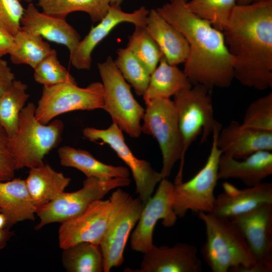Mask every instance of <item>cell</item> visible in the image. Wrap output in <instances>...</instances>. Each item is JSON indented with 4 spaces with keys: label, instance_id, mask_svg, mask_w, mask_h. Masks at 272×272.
Masks as SVG:
<instances>
[{
    "label": "cell",
    "instance_id": "19",
    "mask_svg": "<svg viewBox=\"0 0 272 272\" xmlns=\"http://www.w3.org/2000/svg\"><path fill=\"white\" fill-rule=\"evenodd\" d=\"M216 143L222 154L242 159L258 151H271L272 131L245 126L233 120L221 129Z\"/></svg>",
    "mask_w": 272,
    "mask_h": 272
},
{
    "label": "cell",
    "instance_id": "11",
    "mask_svg": "<svg viewBox=\"0 0 272 272\" xmlns=\"http://www.w3.org/2000/svg\"><path fill=\"white\" fill-rule=\"evenodd\" d=\"M128 178H114L101 180L94 177H87L81 189L71 192H63L49 203L38 208L36 215L39 223L35 229L53 223H62L84 212L95 200L100 199L113 189L128 186Z\"/></svg>",
    "mask_w": 272,
    "mask_h": 272
},
{
    "label": "cell",
    "instance_id": "43",
    "mask_svg": "<svg viewBox=\"0 0 272 272\" xmlns=\"http://www.w3.org/2000/svg\"><path fill=\"white\" fill-rule=\"evenodd\" d=\"M123 0H111V6H120Z\"/></svg>",
    "mask_w": 272,
    "mask_h": 272
},
{
    "label": "cell",
    "instance_id": "42",
    "mask_svg": "<svg viewBox=\"0 0 272 272\" xmlns=\"http://www.w3.org/2000/svg\"><path fill=\"white\" fill-rule=\"evenodd\" d=\"M261 0H236L237 5H247Z\"/></svg>",
    "mask_w": 272,
    "mask_h": 272
},
{
    "label": "cell",
    "instance_id": "22",
    "mask_svg": "<svg viewBox=\"0 0 272 272\" xmlns=\"http://www.w3.org/2000/svg\"><path fill=\"white\" fill-rule=\"evenodd\" d=\"M145 28L169 64L177 65L185 61L189 51L187 41L156 10L149 11Z\"/></svg>",
    "mask_w": 272,
    "mask_h": 272
},
{
    "label": "cell",
    "instance_id": "33",
    "mask_svg": "<svg viewBox=\"0 0 272 272\" xmlns=\"http://www.w3.org/2000/svg\"><path fill=\"white\" fill-rule=\"evenodd\" d=\"M117 53L115 64L137 95L143 96L148 86L151 75L128 48H119Z\"/></svg>",
    "mask_w": 272,
    "mask_h": 272
},
{
    "label": "cell",
    "instance_id": "3",
    "mask_svg": "<svg viewBox=\"0 0 272 272\" xmlns=\"http://www.w3.org/2000/svg\"><path fill=\"white\" fill-rule=\"evenodd\" d=\"M206 228L202 257L213 272H261L245 238L230 219L212 213H197Z\"/></svg>",
    "mask_w": 272,
    "mask_h": 272
},
{
    "label": "cell",
    "instance_id": "34",
    "mask_svg": "<svg viewBox=\"0 0 272 272\" xmlns=\"http://www.w3.org/2000/svg\"><path fill=\"white\" fill-rule=\"evenodd\" d=\"M34 78L43 86H53L66 82L77 83L75 78L60 63L55 49L34 69Z\"/></svg>",
    "mask_w": 272,
    "mask_h": 272
},
{
    "label": "cell",
    "instance_id": "1",
    "mask_svg": "<svg viewBox=\"0 0 272 272\" xmlns=\"http://www.w3.org/2000/svg\"><path fill=\"white\" fill-rule=\"evenodd\" d=\"M234 78L258 90L272 86V0L236 5L223 31Z\"/></svg>",
    "mask_w": 272,
    "mask_h": 272
},
{
    "label": "cell",
    "instance_id": "6",
    "mask_svg": "<svg viewBox=\"0 0 272 272\" xmlns=\"http://www.w3.org/2000/svg\"><path fill=\"white\" fill-rule=\"evenodd\" d=\"M97 67L104 89L103 109L122 131L130 137L139 138L142 133L141 122L145 109L134 98L130 85L111 57L98 63Z\"/></svg>",
    "mask_w": 272,
    "mask_h": 272
},
{
    "label": "cell",
    "instance_id": "27",
    "mask_svg": "<svg viewBox=\"0 0 272 272\" xmlns=\"http://www.w3.org/2000/svg\"><path fill=\"white\" fill-rule=\"evenodd\" d=\"M52 49L40 36L21 29L14 36L9 54L13 63L27 64L34 69Z\"/></svg>",
    "mask_w": 272,
    "mask_h": 272
},
{
    "label": "cell",
    "instance_id": "41",
    "mask_svg": "<svg viewBox=\"0 0 272 272\" xmlns=\"http://www.w3.org/2000/svg\"><path fill=\"white\" fill-rule=\"evenodd\" d=\"M7 218L5 215L0 211V229L6 228Z\"/></svg>",
    "mask_w": 272,
    "mask_h": 272
},
{
    "label": "cell",
    "instance_id": "4",
    "mask_svg": "<svg viewBox=\"0 0 272 272\" xmlns=\"http://www.w3.org/2000/svg\"><path fill=\"white\" fill-rule=\"evenodd\" d=\"M36 105L28 103L20 112L18 130L9 138V147L16 170L43 164V159L61 140L63 123L55 119L47 124L37 120Z\"/></svg>",
    "mask_w": 272,
    "mask_h": 272
},
{
    "label": "cell",
    "instance_id": "32",
    "mask_svg": "<svg viewBox=\"0 0 272 272\" xmlns=\"http://www.w3.org/2000/svg\"><path fill=\"white\" fill-rule=\"evenodd\" d=\"M128 48L151 75L158 66L163 53L145 27L135 26L129 36Z\"/></svg>",
    "mask_w": 272,
    "mask_h": 272
},
{
    "label": "cell",
    "instance_id": "24",
    "mask_svg": "<svg viewBox=\"0 0 272 272\" xmlns=\"http://www.w3.org/2000/svg\"><path fill=\"white\" fill-rule=\"evenodd\" d=\"M70 181L69 177L45 164L30 168L25 180L27 189L37 209L64 192Z\"/></svg>",
    "mask_w": 272,
    "mask_h": 272
},
{
    "label": "cell",
    "instance_id": "21",
    "mask_svg": "<svg viewBox=\"0 0 272 272\" xmlns=\"http://www.w3.org/2000/svg\"><path fill=\"white\" fill-rule=\"evenodd\" d=\"M271 174V151H258L242 159L222 154L219 159V179H237L250 187L261 183Z\"/></svg>",
    "mask_w": 272,
    "mask_h": 272
},
{
    "label": "cell",
    "instance_id": "16",
    "mask_svg": "<svg viewBox=\"0 0 272 272\" xmlns=\"http://www.w3.org/2000/svg\"><path fill=\"white\" fill-rule=\"evenodd\" d=\"M149 13V11L143 6L132 13H126L122 11L120 6H111L105 16L91 28L70 55L72 64L77 69L90 70L93 50L115 27L125 22L135 26L145 27Z\"/></svg>",
    "mask_w": 272,
    "mask_h": 272
},
{
    "label": "cell",
    "instance_id": "29",
    "mask_svg": "<svg viewBox=\"0 0 272 272\" xmlns=\"http://www.w3.org/2000/svg\"><path fill=\"white\" fill-rule=\"evenodd\" d=\"M111 0H38L42 11L65 18L71 13L83 12L89 15L94 22H99L106 15Z\"/></svg>",
    "mask_w": 272,
    "mask_h": 272
},
{
    "label": "cell",
    "instance_id": "15",
    "mask_svg": "<svg viewBox=\"0 0 272 272\" xmlns=\"http://www.w3.org/2000/svg\"><path fill=\"white\" fill-rule=\"evenodd\" d=\"M239 229L261 272L272 271V203L231 219Z\"/></svg>",
    "mask_w": 272,
    "mask_h": 272
},
{
    "label": "cell",
    "instance_id": "40",
    "mask_svg": "<svg viewBox=\"0 0 272 272\" xmlns=\"http://www.w3.org/2000/svg\"><path fill=\"white\" fill-rule=\"evenodd\" d=\"M13 235L14 232L9 228L0 229V250L6 246L8 241Z\"/></svg>",
    "mask_w": 272,
    "mask_h": 272
},
{
    "label": "cell",
    "instance_id": "18",
    "mask_svg": "<svg viewBox=\"0 0 272 272\" xmlns=\"http://www.w3.org/2000/svg\"><path fill=\"white\" fill-rule=\"evenodd\" d=\"M21 29L38 35L48 41L65 46L70 55L76 49L81 36L65 18L40 12L32 3L24 10Z\"/></svg>",
    "mask_w": 272,
    "mask_h": 272
},
{
    "label": "cell",
    "instance_id": "7",
    "mask_svg": "<svg viewBox=\"0 0 272 272\" xmlns=\"http://www.w3.org/2000/svg\"><path fill=\"white\" fill-rule=\"evenodd\" d=\"M109 200L111 211L109 222L100 244L104 272H109L123 262L127 239L144 206L139 197L133 198L120 187L112 193Z\"/></svg>",
    "mask_w": 272,
    "mask_h": 272
},
{
    "label": "cell",
    "instance_id": "9",
    "mask_svg": "<svg viewBox=\"0 0 272 272\" xmlns=\"http://www.w3.org/2000/svg\"><path fill=\"white\" fill-rule=\"evenodd\" d=\"M142 132L152 135L159 145L163 158V178L170 176L182 157V144L177 116L170 98H155L146 103Z\"/></svg>",
    "mask_w": 272,
    "mask_h": 272
},
{
    "label": "cell",
    "instance_id": "20",
    "mask_svg": "<svg viewBox=\"0 0 272 272\" xmlns=\"http://www.w3.org/2000/svg\"><path fill=\"white\" fill-rule=\"evenodd\" d=\"M223 191L216 197L212 213L231 219L248 212L259 206L272 203V184L261 183L239 189L225 182Z\"/></svg>",
    "mask_w": 272,
    "mask_h": 272
},
{
    "label": "cell",
    "instance_id": "26",
    "mask_svg": "<svg viewBox=\"0 0 272 272\" xmlns=\"http://www.w3.org/2000/svg\"><path fill=\"white\" fill-rule=\"evenodd\" d=\"M159 63L151 74L148 86L143 96L145 103L155 98H170L192 87L183 71L177 65L169 64L164 56Z\"/></svg>",
    "mask_w": 272,
    "mask_h": 272
},
{
    "label": "cell",
    "instance_id": "23",
    "mask_svg": "<svg viewBox=\"0 0 272 272\" xmlns=\"http://www.w3.org/2000/svg\"><path fill=\"white\" fill-rule=\"evenodd\" d=\"M0 211L7 218V228L20 222L35 220L37 208L25 180L13 178L0 182Z\"/></svg>",
    "mask_w": 272,
    "mask_h": 272
},
{
    "label": "cell",
    "instance_id": "8",
    "mask_svg": "<svg viewBox=\"0 0 272 272\" xmlns=\"http://www.w3.org/2000/svg\"><path fill=\"white\" fill-rule=\"evenodd\" d=\"M221 128L218 122L212 133V147L204 166L189 180L174 183L173 208L178 218H183L188 211L197 213L213 212L214 191L219 180V161L222 154L216 140Z\"/></svg>",
    "mask_w": 272,
    "mask_h": 272
},
{
    "label": "cell",
    "instance_id": "14",
    "mask_svg": "<svg viewBox=\"0 0 272 272\" xmlns=\"http://www.w3.org/2000/svg\"><path fill=\"white\" fill-rule=\"evenodd\" d=\"M111 204L109 199L95 200L80 215L61 223L58 244L62 249L87 242L100 245L109 222Z\"/></svg>",
    "mask_w": 272,
    "mask_h": 272
},
{
    "label": "cell",
    "instance_id": "10",
    "mask_svg": "<svg viewBox=\"0 0 272 272\" xmlns=\"http://www.w3.org/2000/svg\"><path fill=\"white\" fill-rule=\"evenodd\" d=\"M103 84L98 82L85 88L79 87L77 83L73 82L43 86L35 116L39 122L47 124L64 113L103 109Z\"/></svg>",
    "mask_w": 272,
    "mask_h": 272
},
{
    "label": "cell",
    "instance_id": "30",
    "mask_svg": "<svg viewBox=\"0 0 272 272\" xmlns=\"http://www.w3.org/2000/svg\"><path fill=\"white\" fill-rule=\"evenodd\" d=\"M27 86L15 80L11 86L0 96V125L9 138L17 132L20 114L29 97Z\"/></svg>",
    "mask_w": 272,
    "mask_h": 272
},
{
    "label": "cell",
    "instance_id": "36",
    "mask_svg": "<svg viewBox=\"0 0 272 272\" xmlns=\"http://www.w3.org/2000/svg\"><path fill=\"white\" fill-rule=\"evenodd\" d=\"M24 10L19 0H0V27L14 36L21 30Z\"/></svg>",
    "mask_w": 272,
    "mask_h": 272
},
{
    "label": "cell",
    "instance_id": "13",
    "mask_svg": "<svg viewBox=\"0 0 272 272\" xmlns=\"http://www.w3.org/2000/svg\"><path fill=\"white\" fill-rule=\"evenodd\" d=\"M174 184L167 178L159 182L155 193L144 205L135 228L130 238V247L133 250L143 253L154 245L153 232L159 220L165 227L173 226L177 220L173 208Z\"/></svg>",
    "mask_w": 272,
    "mask_h": 272
},
{
    "label": "cell",
    "instance_id": "2",
    "mask_svg": "<svg viewBox=\"0 0 272 272\" xmlns=\"http://www.w3.org/2000/svg\"><path fill=\"white\" fill-rule=\"evenodd\" d=\"M188 0H170L156 9L187 41L189 51L183 72L192 85L226 88L234 79V60L224 34L187 7Z\"/></svg>",
    "mask_w": 272,
    "mask_h": 272
},
{
    "label": "cell",
    "instance_id": "28",
    "mask_svg": "<svg viewBox=\"0 0 272 272\" xmlns=\"http://www.w3.org/2000/svg\"><path fill=\"white\" fill-rule=\"evenodd\" d=\"M62 262L69 272H102L103 259L100 245L84 242L62 249Z\"/></svg>",
    "mask_w": 272,
    "mask_h": 272
},
{
    "label": "cell",
    "instance_id": "12",
    "mask_svg": "<svg viewBox=\"0 0 272 272\" xmlns=\"http://www.w3.org/2000/svg\"><path fill=\"white\" fill-rule=\"evenodd\" d=\"M85 138L92 142L101 141L108 145L130 169L135 183V191L144 205L152 194L156 185L163 179L161 172L150 163L134 156L126 145L122 131L114 123L106 129L87 127L84 129Z\"/></svg>",
    "mask_w": 272,
    "mask_h": 272
},
{
    "label": "cell",
    "instance_id": "44",
    "mask_svg": "<svg viewBox=\"0 0 272 272\" xmlns=\"http://www.w3.org/2000/svg\"><path fill=\"white\" fill-rule=\"evenodd\" d=\"M20 2H24L28 3H31L34 0H19Z\"/></svg>",
    "mask_w": 272,
    "mask_h": 272
},
{
    "label": "cell",
    "instance_id": "31",
    "mask_svg": "<svg viewBox=\"0 0 272 272\" xmlns=\"http://www.w3.org/2000/svg\"><path fill=\"white\" fill-rule=\"evenodd\" d=\"M236 5V0H191L186 5L190 11L222 32Z\"/></svg>",
    "mask_w": 272,
    "mask_h": 272
},
{
    "label": "cell",
    "instance_id": "25",
    "mask_svg": "<svg viewBox=\"0 0 272 272\" xmlns=\"http://www.w3.org/2000/svg\"><path fill=\"white\" fill-rule=\"evenodd\" d=\"M58 154L62 166L76 168L87 177H94L101 180L114 178H128V168L104 164L98 160L88 151L64 146L60 147Z\"/></svg>",
    "mask_w": 272,
    "mask_h": 272
},
{
    "label": "cell",
    "instance_id": "39",
    "mask_svg": "<svg viewBox=\"0 0 272 272\" xmlns=\"http://www.w3.org/2000/svg\"><path fill=\"white\" fill-rule=\"evenodd\" d=\"M14 45V36L0 27V57L9 54Z\"/></svg>",
    "mask_w": 272,
    "mask_h": 272
},
{
    "label": "cell",
    "instance_id": "5",
    "mask_svg": "<svg viewBox=\"0 0 272 272\" xmlns=\"http://www.w3.org/2000/svg\"><path fill=\"white\" fill-rule=\"evenodd\" d=\"M210 90L197 84L174 96L173 102L182 144V157L174 183L182 181L185 156L191 144L200 134V143L206 142L218 122L214 118Z\"/></svg>",
    "mask_w": 272,
    "mask_h": 272
},
{
    "label": "cell",
    "instance_id": "17",
    "mask_svg": "<svg viewBox=\"0 0 272 272\" xmlns=\"http://www.w3.org/2000/svg\"><path fill=\"white\" fill-rule=\"evenodd\" d=\"M140 268H125L131 272H200L202 262L192 244L178 243L173 246L153 245L144 253Z\"/></svg>",
    "mask_w": 272,
    "mask_h": 272
},
{
    "label": "cell",
    "instance_id": "38",
    "mask_svg": "<svg viewBox=\"0 0 272 272\" xmlns=\"http://www.w3.org/2000/svg\"><path fill=\"white\" fill-rule=\"evenodd\" d=\"M15 80V75L7 61L0 57V96L11 86Z\"/></svg>",
    "mask_w": 272,
    "mask_h": 272
},
{
    "label": "cell",
    "instance_id": "35",
    "mask_svg": "<svg viewBox=\"0 0 272 272\" xmlns=\"http://www.w3.org/2000/svg\"><path fill=\"white\" fill-rule=\"evenodd\" d=\"M241 124L258 130L272 131V92L249 105Z\"/></svg>",
    "mask_w": 272,
    "mask_h": 272
},
{
    "label": "cell",
    "instance_id": "37",
    "mask_svg": "<svg viewBox=\"0 0 272 272\" xmlns=\"http://www.w3.org/2000/svg\"><path fill=\"white\" fill-rule=\"evenodd\" d=\"M9 137L0 125V182L14 178L16 170L9 147Z\"/></svg>",
    "mask_w": 272,
    "mask_h": 272
}]
</instances>
